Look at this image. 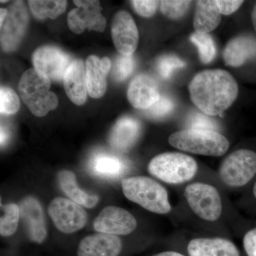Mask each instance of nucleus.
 <instances>
[{"mask_svg": "<svg viewBox=\"0 0 256 256\" xmlns=\"http://www.w3.org/2000/svg\"><path fill=\"white\" fill-rule=\"evenodd\" d=\"M193 104L210 116H220L232 106L238 94V86L226 70L215 69L200 72L190 82Z\"/></svg>", "mask_w": 256, "mask_h": 256, "instance_id": "obj_1", "label": "nucleus"}, {"mask_svg": "<svg viewBox=\"0 0 256 256\" xmlns=\"http://www.w3.org/2000/svg\"><path fill=\"white\" fill-rule=\"evenodd\" d=\"M124 196L144 210L166 214L172 210L168 191L156 180L144 176H132L122 180Z\"/></svg>", "mask_w": 256, "mask_h": 256, "instance_id": "obj_2", "label": "nucleus"}, {"mask_svg": "<svg viewBox=\"0 0 256 256\" xmlns=\"http://www.w3.org/2000/svg\"><path fill=\"white\" fill-rule=\"evenodd\" d=\"M50 80L34 68L23 74L18 82V90L24 102L37 117H43L58 105L54 92H50Z\"/></svg>", "mask_w": 256, "mask_h": 256, "instance_id": "obj_3", "label": "nucleus"}, {"mask_svg": "<svg viewBox=\"0 0 256 256\" xmlns=\"http://www.w3.org/2000/svg\"><path fill=\"white\" fill-rule=\"evenodd\" d=\"M169 142L180 150L205 156H222L229 148L228 140L220 132L192 128L172 133Z\"/></svg>", "mask_w": 256, "mask_h": 256, "instance_id": "obj_4", "label": "nucleus"}, {"mask_svg": "<svg viewBox=\"0 0 256 256\" xmlns=\"http://www.w3.org/2000/svg\"><path fill=\"white\" fill-rule=\"evenodd\" d=\"M148 171L152 176L172 184L186 182L198 171L196 160L181 152H164L150 162Z\"/></svg>", "mask_w": 256, "mask_h": 256, "instance_id": "obj_5", "label": "nucleus"}, {"mask_svg": "<svg viewBox=\"0 0 256 256\" xmlns=\"http://www.w3.org/2000/svg\"><path fill=\"white\" fill-rule=\"evenodd\" d=\"M224 184L239 188L250 182L256 174V152L248 149H240L229 154L218 171Z\"/></svg>", "mask_w": 256, "mask_h": 256, "instance_id": "obj_6", "label": "nucleus"}, {"mask_svg": "<svg viewBox=\"0 0 256 256\" xmlns=\"http://www.w3.org/2000/svg\"><path fill=\"white\" fill-rule=\"evenodd\" d=\"M184 196L192 212L202 220L216 222L222 213V201L220 192L212 185L203 182L188 184Z\"/></svg>", "mask_w": 256, "mask_h": 256, "instance_id": "obj_7", "label": "nucleus"}, {"mask_svg": "<svg viewBox=\"0 0 256 256\" xmlns=\"http://www.w3.org/2000/svg\"><path fill=\"white\" fill-rule=\"evenodd\" d=\"M48 212L55 226L64 234L78 232L87 223L86 210L80 205L68 198L56 197L52 200Z\"/></svg>", "mask_w": 256, "mask_h": 256, "instance_id": "obj_8", "label": "nucleus"}, {"mask_svg": "<svg viewBox=\"0 0 256 256\" xmlns=\"http://www.w3.org/2000/svg\"><path fill=\"white\" fill-rule=\"evenodd\" d=\"M75 9L70 10L67 16L69 28L74 33L82 34L86 28L102 32L105 30L106 18L101 13L100 2L96 0H75Z\"/></svg>", "mask_w": 256, "mask_h": 256, "instance_id": "obj_9", "label": "nucleus"}, {"mask_svg": "<svg viewBox=\"0 0 256 256\" xmlns=\"http://www.w3.org/2000/svg\"><path fill=\"white\" fill-rule=\"evenodd\" d=\"M28 23V10L22 1H15L8 10L1 26V46L5 52H14L20 46Z\"/></svg>", "mask_w": 256, "mask_h": 256, "instance_id": "obj_10", "label": "nucleus"}, {"mask_svg": "<svg viewBox=\"0 0 256 256\" xmlns=\"http://www.w3.org/2000/svg\"><path fill=\"white\" fill-rule=\"evenodd\" d=\"M72 62L70 56L54 46L40 47L32 55L34 68L55 82L64 80L66 72Z\"/></svg>", "mask_w": 256, "mask_h": 256, "instance_id": "obj_11", "label": "nucleus"}, {"mask_svg": "<svg viewBox=\"0 0 256 256\" xmlns=\"http://www.w3.org/2000/svg\"><path fill=\"white\" fill-rule=\"evenodd\" d=\"M137 227V220L128 210L117 206L106 207L94 222L98 233L112 235H128Z\"/></svg>", "mask_w": 256, "mask_h": 256, "instance_id": "obj_12", "label": "nucleus"}, {"mask_svg": "<svg viewBox=\"0 0 256 256\" xmlns=\"http://www.w3.org/2000/svg\"><path fill=\"white\" fill-rule=\"evenodd\" d=\"M111 35L120 54L132 56L139 43V32L131 15L124 10L114 14L111 25Z\"/></svg>", "mask_w": 256, "mask_h": 256, "instance_id": "obj_13", "label": "nucleus"}, {"mask_svg": "<svg viewBox=\"0 0 256 256\" xmlns=\"http://www.w3.org/2000/svg\"><path fill=\"white\" fill-rule=\"evenodd\" d=\"M18 206L28 238L33 242L42 244L46 238L47 228L41 203L34 196H28Z\"/></svg>", "mask_w": 256, "mask_h": 256, "instance_id": "obj_14", "label": "nucleus"}, {"mask_svg": "<svg viewBox=\"0 0 256 256\" xmlns=\"http://www.w3.org/2000/svg\"><path fill=\"white\" fill-rule=\"evenodd\" d=\"M127 96L130 104L137 109L146 110L160 100L159 86L148 74L136 76L128 86Z\"/></svg>", "mask_w": 256, "mask_h": 256, "instance_id": "obj_15", "label": "nucleus"}, {"mask_svg": "<svg viewBox=\"0 0 256 256\" xmlns=\"http://www.w3.org/2000/svg\"><path fill=\"white\" fill-rule=\"evenodd\" d=\"M122 248V240L118 236L98 233L80 240L78 256H118Z\"/></svg>", "mask_w": 256, "mask_h": 256, "instance_id": "obj_16", "label": "nucleus"}, {"mask_svg": "<svg viewBox=\"0 0 256 256\" xmlns=\"http://www.w3.org/2000/svg\"><path fill=\"white\" fill-rule=\"evenodd\" d=\"M64 86L67 96L74 104L82 106L87 100L88 88L86 64L84 60H72L66 72Z\"/></svg>", "mask_w": 256, "mask_h": 256, "instance_id": "obj_17", "label": "nucleus"}, {"mask_svg": "<svg viewBox=\"0 0 256 256\" xmlns=\"http://www.w3.org/2000/svg\"><path fill=\"white\" fill-rule=\"evenodd\" d=\"M111 62L108 57L99 58L96 56L88 57L86 62L88 94L94 98L104 96L107 88L106 76L110 72Z\"/></svg>", "mask_w": 256, "mask_h": 256, "instance_id": "obj_18", "label": "nucleus"}, {"mask_svg": "<svg viewBox=\"0 0 256 256\" xmlns=\"http://www.w3.org/2000/svg\"><path fill=\"white\" fill-rule=\"evenodd\" d=\"M140 132V122L134 118L124 116L111 130L108 142L116 150L127 152L137 142Z\"/></svg>", "mask_w": 256, "mask_h": 256, "instance_id": "obj_19", "label": "nucleus"}, {"mask_svg": "<svg viewBox=\"0 0 256 256\" xmlns=\"http://www.w3.org/2000/svg\"><path fill=\"white\" fill-rule=\"evenodd\" d=\"M190 256H240L236 246L223 238H196L188 242Z\"/></svg>", "mask_w": 256, "mask_h": 256, "instance_id": "obj_20", "label": "nucleus"}, {"mask_svg": "<svg viewBox=\"0 0 256 256\" xmlns=\"http://www.w3.org/2000/svg\"><path fill=\"white\" fill-rule=\"evenodd\" d=\"M223 57L227 66H242L256 58V38L250 35H240L232 38L224 48Z\"/></svg>", "mask_w": 256, "mask_h": 256, "instance_id": "obj_21", "label": "nucleus"}, {"mask_svg": "<svg viewBox=\"0 0 256 256\" xmlns=\"http://www.w3.org/2000/svg\"><path fill=\"white\" fill-rule=\"evenodd\" d=\"M88 166L92 174L106 180L120 178L128 170V164L122 158L105 152L94 154Z\"/></svg>", "mask_w": 256, "mask_h": 256, "instance_id": "obj_22", "label": "nucleus"}, {"mask_svg": "<svg viewBox=\"0 0 256 256\" xmlns=\"http://www.w3.org/2000/svg\"><path fill=\"white\" fill-rule=\"evenodd\" d=\"M222 14L216 2L214 0L197 1L194 28L197 33L208 34L220 25Z\"/></svg>", "mask_w": 256, "mask_h": 256, "instance_id": "obj_23", "label": "nucleus"}, {"mask_svg": "<svg viewBox=\"0 0 256 256\" xmlns=\"http://www.w3.org/2000/svg\"><path fill=\"white\" fill-rule=\"evenodd\" d=\"M60 188L70 200L80 205L92 208L98 203L99 198L96 195H90L79 188L76 175L68 170H63L58 174Z\"/></svg>", "mask_w": 256, "mask_h": 256, "instance_id": "obj_24", "label": "nucleus"}, {"mask_svg": "<svg viewBox=\"0 0 256 256\" xmlns=\"http://www.w3.org/2000/svg\"><path fill=\"white\" fill-rule=\"evenodd\" d=\"M32 14L40 20H54L66 9L67 1L64 0H30L28 2Z\"/></svg>", "mask_w": 256, "mask_h": 256, "instance_id": "obj_25", "label": "nucleus"}, {"mask_svg": "<svg viewBox=\"0 0 256 256\" xmlns=\"http://www.w3.org/2000/svg\"><path fill=\"white\" fill-rule=\"evenodd\" d=\"M190 41L198 48V55L202 63L208 64L214 60L216 47L214 40L210 34L194 32L190 36Z\"/></svg>", "mask_w": 256, "mask_h": 256, "instance_id": "obj_26", "label": "nucleus"}, {"mask_svg": "<svg viewBox=\"0 0 256 256\" xmlns=\"http://www.w3.org/2000/svg\"><path fill=\"white\" fill-rule=\"evenodd\" d=\"M2 210L4 214L2 215L0 220V234L2 236H10L16 232L18 228L20 218V206L14 204L2 205Z\"/></svg>", "mask_w": 256, "mask_h": 256, "instance_id": "obj_27", "label": "nucleus"}, {"mask_svg": "<svg viewBox=\"0 0 256 256\" xmlns=\"http://www.w3.org/2000/svg\"><path fill=\"white\" fill-rule=\"evenodd\" d=\"M20 108V100L18 94L9 87L0 88V112L2 114H16Z\"/></svg>", "mask_w": 256, "mask_h": 256, "instance_id": "obj_28", "label": "nucleus"}, {"mask_svg": "<svg viewBox=\"0 0 256 256\" xmlns=\"http://www.w3.org/2000/svg\"><path fill=\"white\" fill-rule=\"evenodd\" d=\"M186 64L174 55H164L156 60V68L160 76L164 79L170 78L174 70L185 66Z\"/></svg>", "mask_w": 256, "mask_h": 256, "instance_id": "obj_29", "label": "nucleus"}, {"mask_svg": "<svg viewBox=\"0 0 256 256\" xmlns=\"http://www.w3.org/2000/svg\"><path fill=\"white\" fill-rule=\"evenodd\" d=\"M136 68V60L133 56L120 55L114 62V78L121 82L126 80L133 73Z\"/></svg>", "mask_w": 256, "mask_h": 256, "instance_id": "obj_30", "label": "nucleus"}, {"mask_svg": "<svg viewBox=\"0 0 256 256\" xmlns=\"http://www.w3.org/2000/svg\"><path fill=\"white\" fill-rule=\"evenodd\" d=\"M191 1L180 0H164L160 2V10L162 14L171 20H178L182 18L188 11Z\"/></svg>", "mask_w": 256, "mask_h": 256, "instance_id": "obj_31", "label": "nucleus"}, {"mask_svg": "<svg viewBox=\"0 0 256 256\" xmlns=\"http://www.w3.org/2000/svg\"><path fill=\"white\" fill-rule=\"evenodd\" d=\"M175 107L174 101L166 96H161L160 100L150 108L146 109V114L153 119H162L169 116Z\"/></svg>", "mask_w": 256, "mask_h": 256, "instance_id": "obj_32", "label": "nucleus"}, {"mask_svg": "<svg viewBox=\"0 0 256 256\" xmlns=\"http://www.w3.org/2000/svg\"><path fill=\"white\" fill-rule=\"evenodd\" d=\"M188 126L192 129L214 130L218 127L216 122L204 112H192L188 118Z\"/></svg>", "mask_w": 256, "mask_h": 256, "instance_id": "obj_33", "label": "nucleus"}, {"mask_svg": "<svg viewBox=\"0 0 256 256\" xmlns=\"http://www.w3.org/2000/svg\"><path fill=\"white\" fill-rule=\"evenodd\" d=\"M136 12L143 18H151L156 14L159 1L153 0H134L131 1Z\"/></svg>", "mask_w": 256, "mask_h": 256, "instance_id": "obj_34", "label": "nucleus"}, {"mask_svg": "<svg viewBox=\"0 0 256 256\" xmlns=\"http://www.w3.org/2000/svg\"><path fill=\"white\" fill-rule=\"evenodd\" d=\"M242 245L247 256H256V227L246 233L242 239Z\"/></svg>", "mask_w": 256, "mask_h": 256, "instance_id": "obj_35", "label": "nucleus"}, {"mask_svg": "<svg viewBox=\"0 0 256 256\" xmlns=\"http://www.w3.org/2000/svg\"><path fill=\"white\" fill-rule=\"evenodd\" d=\"M216 4L220 14L230 15L236 12L244 4V1L238 0H217Z\"/></svg>", "mask_w": 256, "mask_h": 256, "instance_id": "obj_36", "label": "nucleus"}, {"mask_svg": "<svg viewBox=\"0 0 256 256\" xmlns=\"http://www.w3.org/2000/svg\"><path fill=\"white\" fill-rule=\"evenodd\" d=\"M9 139V132L2 126H1V146L5 144V142Z\"/></svg>", "mask_w": 256, "mask_h": 256, "instance_id": "obj_37", "label": "nucleus"}, {"mask_svg": "<svg viewBox=\"0 0 256 256\" xmlns=\"http://www.w3.org/2000/svg\"><path fill=\"white\" fill-rule=\"evenodd\" d=\"M152 256H186L176 252H164Z\"/></svg>", "mask_w": 256, "mask_h": 256, "instance_id": "obj_38", "label": "nucleus"}, {"mask_svg": "<svg viewBox=\"0 0 256 256\" xmlns=\"http://www.w3.org/2000/svg\"><path fill=\"white\" fill-rule=\"evenodd\" d=\"M8 13V10L3 9V8H1V10H0V26L3 24L5 20H6Z\"/></svg>", "mask_w": 256, "mask_h": 256, "instance_id": "obj_39", "label": "nucleus"}, {"mask_svg": "<svg viewBox=\"0 0 256 256\" xmlns=\"http://www.w3.org/2000/svg\"><path fill=\"white\" fill-rule=\"evenodd\" d=\"M252 26H254V30L256 32V4L254 6L252 13Z\"/></svg>", "mask_w": 256, "mask_h": 256, "instance_id": "obj_40", "label": "nucleus"}, {"mask_svg": "<svg viewBox=\"0 0 256 256\" xmlns=\"http://www.w3.org/2000/svg\"><path fill=\"white\" fill-rule=\"evenodd\" d=\"M252 194H254V196L256 200V181L255 184H254V188H252Z\"/></svg>", "mask_w": 256, "mask_h": 256, "instance_id": "obj_41", "label": "nucleus"}, {"mask_svg": "<svg viewBox=\"0 0 256 256\" xmlns=\"http://www.w3.org/2000/svg\"><path fill=\"white\" fill-rule=\"evenodd\" d=\"M8 2V1H1V2Z\"/></svg>", "mask_w": 256, "mask_h": 256, "instance_id": "obj_42", "label": "nucleus"}]
</instances>
